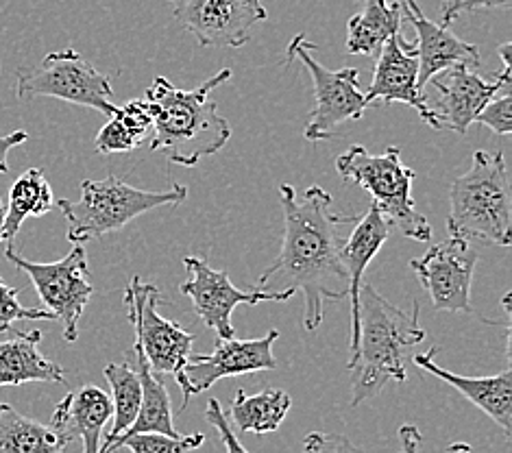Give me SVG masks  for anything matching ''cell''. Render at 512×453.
I'll list each match as a JSON object with an SVG mask.
<instances>
[{"label":"cell","mask_w":512,"mask_h":453,"mask_svg":"<svg viewBox=\"0 0 512 453\" xmlns=\"http://www.w3.org/2000/svg\"><path fill=\"white\" fill-rule=\"evenodd\" d=\"M419 312V303L408 314L382 297L375 286H360L349 358L351 406L377 397L390 382H406L408 353L428 336L419 323Z\"/></svg>","instance_id":"7a4b0ae2"},{"label":"cell","mask_w":512,"mask_h":453,"mask_svg":"<svg viewBox=\"0 0 512 453\" xmlns=\"http://www.w3.org/2000/svg\"><path fill=\"white\" fill-rule=\"evenodd\" d=\"M399 438H401V445H404V451H401V453H414L421 445V432L414 425L401 427Z\"/></svg>","instance_id":"836d02e7"},{"label":"cell","mask_w":512,"mask_h":453,"mask_svg":"<svg viewBox=\"0 0 512 453\" xmlns=\"http://www.w3.org/2000/svg\"><path fill=\"white\" fill-rule=\"evenodd\" d=\"M229 79L231 70L223 68L199 88L181 90L166 77H155L144 96L153 118L151 151H162L170 162L186 168L221 151L231 138V125L218 114L210 94Z\"/></svg>","instance_id":"3957f363"},{"label":"cell","mask_w":512,"mask_h":453,"mask_svg":"<svg viewBox=\"0 0 512 453\" xmlns=\"http://www.w3.org/2000/svg\"><path fill=\"white\" fill-rule=\"evenodd\" d=\"M186 281L179 286L181 295L192 301L194 314L212 329L218 338H234L231 314L238 305H255L262 301H288L284 292H268L260 288L240 290L225 271H216L205 257L188 255L184 260Z\"/></svg>","instance_id":"7c38bea8"},{"label":"cell","mask_w":512,"mask_h":453,"mask_svg":"<svg viewBox=\"0 0 512 453\" xmlns=\"http://www.w3.org/2000/svg\"><path fill=\"white\" fill-rule=\"evenodd\" d=\"M475 122L489 127L495 136L508 140L512 136V96L510 92H502V96H495L493 101L486 103L482 112L475 116Z\"/></svg>","instance_id":"f1b7e54d"},{"label":"cell","mask_w":512,"mask_h":453,"mask_svg":"<svg viewBox=\"0 0 512 453\" xmlns=\"http://www.w3.org/2000/svg\"><path fill=\"white\" fill-rule=\"evenodd\" d=\"M186 197L188 188L181 183L162 192H151L133 188L116 175H107L101 181L85 179L81 183V197L77 201H57V207L68 223V242L85 244L105 238L107 234H116L131 220L157 207L184 203Z\"/></svg>","instance_id":"5b68a950"},{"label":"cell","mask_w":512,"mask_h":453,"mask_svg":"<svg viewBox=\"0 0 512 453\" xmlns=\"http://www.w3.org/2000/svg\"><path fill=\"white\" fill-rule=\"evenodd\" d=\"M512 0H443L441 16L443 27L449 29V24L454 22L460 14H473L478 9H508Z\"/></svg>","instance_id":"1f68e13d"},{"label":"cell","mask_w":512,"mask_h":453,"mask_svg":"<svg viewBox=\"0 0 512 453\" xmlns=\"http://www.w3.org/2000/svg\"><path fill=\"white\" fill-rule=\"evenodd\" d=\"M162 303L164 297L160 288L144 284L140 277H133L125 288L127 316L144 358L149 360L155 373L173 375L179 384L197 336L170 318H164L160 314Z\"/></svg>","instance_id":"30bf717a"},{"label":"cell","mask_w":512,"mask_h":453,"mask_svg":"<svg viewBox=\"0 0 512 453\" xmlns=\"http://www.w3.org/2000/svg\"><path fill=\"white\" fill-rule=\"evenodd\" d=\"M5 257L16 268H20L22 273L29 275L31 284L38 290L42 303L46 305V310L55 314L57 321L62 323L64 340L77 342L79 321L85 305L90 303L94 295L88 253H85L83 244H75L66 257L51 264L31 262L11 249V244H7Z\"/></svg>","instance_id":"9c48e42d"},{"label":"cell","mask_w":512,"mask_h":453,"mask_svg":"<svg viewBox=\"0 0 512 453\" xmlns=\"http://www.w3.org/2000/svg\"><path fill=\"white\" fill-rule=\"evenodd\" d=\"M292 397L282 388H266L262 393L247 395L245 390H238L229 408V423L240 434L266 436L279 430L286 414L290 412Z\"/></svg>","instance_id":"603a6c76"},{"label":"cell","mask_w":512,"mask_h":453,"mask_svg":"<svg viewBox=\"0 0 512 453\" xmlns=\"http://www.w3.org/2000/svg\"><path fill=\"white\" fill-rule=\"evenodd\" d=\"M3 223H5V201L0 199V242H3Z\"/></svg>","instance_id":"d590c367"},{"label":"cell","mask_w":512,"mask_h":453,"mask_svg":"<svg viewBox=\"0 0 512 453\" xmlns=\"http://www.w3.org/2000/svg\"><path fill=\"white\" fill-rule=\"evenodd\" d=\"M303 453H364V451L353 445L347 436L310 432L306 440H303Z\"/></svg>","instance_id":"4dcf8cb0"},{"label":"cell","mask_w":512,"mask_h":453,"mask_svg":"<svg viewBox=\"0 0 512 453\" xmlns=\"http://www.w3.org/2000/svg\"><path fill=\"white\" fill-rule=\"evenodd\" d=\"M510 68H502L495 81H486L478 75V68L469 64H454L428 81L438 94V107H432L443 129L467 136L486 103L493 101L499 92H510Z\"/></svg>","instance_id":"9a60e30c"},{"label":"cell","mask_w":512,"mask_h":453,"mask_svg":"<svg viewBox=\"0 0 512 453\" xmlns=\"http://www.w3.org/2000/svg\"><path fill=\"white\" fill-rule=\"evenodd\" d=\"M42 332H20L0 342V388L22 384H66L59 364L46 360L40 351Z\"/></svg>","instance_id":"44dd1931"},{"label":"cell","mask_w":512,"mask_h":453,"mask_svg":"<svg viewBox=\"0 0 512 453\" xmlns=\"http://www.w3.org/2000/svg\"><path fill=\"white\" fill-rule=\"evenodd\" d=\"M449 236L486 247L512 240V190L502 151H475L473 164L449 188Z\"/></svg>","instance_id":"277c9868"},{"label":"cell","mask_w":512,"mask_h":453,"mask_svg":"<svg viewBox=\"0 0 512 453\" xmlns=\"http://www.w3.org/2000/svg\"><path fill=\"white\" fill-rule=\"evenodd\" d=\"M112 412V397L99 386L85 384L57 403L51 427L68 443L79 438L83 443V453H99L103 430L112 419Z\"/></svg>","instance_id":"d6986e66"},{"label":"cell","mask_w":512,"mask_h":453,"mask_svg":"<svg viewBox=\"0 0 512 453\" xmlns=\"http://www.w3.org/2000/svg\"><path fill=\"white\" fill-rule=\"evenodd\" d=\"M142 140L133 133L123 120L116 116H109V120L99 131V136L94 140V149L99 155H114V153H129L138 149Z\"/></svg>","instance_id":"83f0119b"},{"label":"cell","mask_w":512,"mask_h":453,"mask_svg":"<svg viewBox=\"0 0 512 453\" xmlns=\"http://www.w3.org/2000/svg\"><path fill=\"white\" fill-rule=\"evenodd\" d=\"M205 443L203 434L166 436L162 432H142L125 438L118 451L127 447L131 453H190Z\"/></svg>","instance_id":"484cf974"},{"label":"cell","mask_w":512,"mask_h":453,"mask_svg":"<svg viewBox=\"0 0 512 453\" xmlns=\"http://www.w3.org/2000/svg\"><path fill=\"white\" fill-rule=\"evenodd\" d=\"M205 419L207 423H210L216 434L221 436V443L225 445V451L227 453H249L245 449V445L240 443L236 432H234V425L229 423V416L225 414L221 401L218 399H210L207 401V408H205Z\"/></svg>","instance_id":"f546056e"},{"label":"cell","mask_w":512,"mask_h":453,"mask_svg":"<svg viewBox=\"0 0 512 453\" xmlns=\"http://www.w3.org/2000/svg\"><path fill=\"white\" fill-rule=\"evenodd\" d=\"M316 51H319V46L310 42L303 33H297L288 44L284 59L286 66L299 59L312 77L314 109L306 127L308 142H323L334 138L340 125H345L349 120H360L369 107L364 92L360 90V70H329L314 57Z\"/></svg>","instance_id":"ba28073f"},{"label":"cell","mask_w":512,"mask_h":453,"mask_svg":"<svg viewBox=\"0 0 512 453\" xmlns=\"http://www.w3.org/2000/svg\"><path fill=\"white\" fill-rule=\"evenodd\" d=\"M16 79V94L22 101L53 96L72 105L90 107L107 118L116 112L112 81L75 48L48 53L38 66L18 68Z\"/></svg>","instance_id":"52a82bcc"},{"label":"cell","mask_w":512,"mask_h":453,"mask_svg":"<svg viewBox=\"0 0 512 453\" xmlns=\"http://www.w3.org/2000/svg\"><path fill=\"white\" fill-rule=\"evenodd\" d=\"M53 188L46 181L42 168H29L22 173L9 190V199L5 205V223H3V242L11 244L18 236L22 223L27 218H40L53 210Z\"/></svg>","instance_id":"cb8c5ba5"},{"label":"cell","mask_w":512,"mask_h":453,"mask_svg":"<svg viewBox=\"0 0 512 453\" xmlns=\"http://www.w3.org/2000/svg\"><path fill=\"white\" fill-rule=\"evenodd\" d=\"M277 340V329H271V332L264 334L262 338L253 340L218 338L212 353L190 355L179 382L181 395H184L181 408L188 406V399L192 395L205 393V390H210L216 382H221L225 377L275 371L279 366L273 353V345Z\"/></svg>","instance_id":"4fadbf2b"},{"label":"cell","mask_w":512,"mask_h":453,"mask_svg":"<svg viewBox=\"0 0 512 453\" xmlns=\"http://www.w3.org/2000/svg\"><path fill=\"white\" fill-rule=\"evenodd\" d=\"M414 453H419V449ZM447 453H473V449L467 443H454V445L447 447Z\"/></svg>","instance_id":"e575fe53"},{"label":"cell","mask_w":512,"mask_h":453,"mask_svg":"<svg viewBox=\"0 0 512 453\" xmlns=\"http://www.w3.org/2000/svg\"><path fill=\"white\" fill-rule=\"evenodd\" d=\"M173 16L205 48H242L268 20L262 0H170Z\"/></svg>","instance_id":"5bb4252c"},{"label":"cell","mask_w":512,"mask_h":453,"mask_svg":"<svg viewBox=\"0 0 512 453\" xmlns=\"http://www.w3.org/2000/svg\"><path fill=\"white\" fill-rule=\"evenodd\" d=\"M404 24V7L388 0H364L360 14L349 18L347 24V53L377 57L382 46L401 33Z\"/></svg>","instance_id":"7402d4cb"},{"label":"cell","mask_w":512,"mask_h":453,"mask_svg":"<svg viewBox=\"0 0 512 453\" xmlns=\"http://www.w3.org/2000/svg\"><path fill=\"white\" fill-rule=\"evenodd\" d=\"M27 140H29L27 131H14V133H9V136L0 138V175L9 173V162H7L9 151L16 149V146L24 144Z\"/></svg>","instance_id":"d6a6232c"},{"label":"cell","mask_w":512,"mask_h":453,"mask_svg":"<svg viewBox=\"0 0 512 453\" xmlns=\"http://www.w3.org/2000/svg\"><path fill=\"white\" fill-rule=\"evenodd\" d=\"M393 234V225L390 220L380 212V207L371 205L353 227L351 236L340 244V260L347 268L349 275V299H351V332L356 329L358 321V292L362 286L364 271H367L373 257L380 253L386 240Z\"/></svg>","instance_id":"ffe728a7"},{"label":"cell","mask_w":512,"mask_h":453,"mask_svg":"<svg viewBox=\"0 0 512 453\" xmlns=\"http://www.w3.org/2000/svg\"><path fill=\"white\" fill-rule=\"evenodd\" d=\"M279 199L284 210V242L275 262L260 275L258 286L268 292L292 297L303 292L306 310L303 327L316 332L323 323L325 301H340L349 295V275L340 260L338 229L356 223L360 216L332 210V194L321 186L297 190L282 183Z\"/></svg>","instance_id":"6da1fadb"},{"label":"cell","mask_w":512,"mask_h":453,"mask_svg":"<svg viewBox=\"0 0 512 453\" xmlns=\"http://www.w3.org/2000/svg\"><path fill=\"white\" fill-rule=\"evenodd\" d=\"M336 170L345 181L367 190L373 205L406 238L430 242L432 227L412 201L414 170L401 162L399 146H390L382 155H373L360 144H353L336 157Z\"/></svg>","instance_id":"8992f818"},{"label":"cell","mask_w":512,"mask_h":453,"mask_svg":"<svg viewBox=\"0 0 512 453\" xmlns=\"http://www.w3.org/2000/svg\"><path fill=\"white\" fill-rule=\"evenodd\" d=\"M16 321H57L55 314L40 308H24L18 290L7 286L0 277V332H14Z\"/></svg>","instance_id":"4316f807"},{"label":"cell","mask_w":512,"mask_h":453,"mask_svg":"<svg viewBox=\"0 0 512 453\" xmlns=\"http://www.w3.org/2000/svg\"><path fill=\"white\" fill-rule=\"evenodd\" d=\"M404 20H408L417 31L414 51L419 57V90L423 92L428 81L454 64H469L480 68V48L456 38L443 24L432 22L423 14L417 0H404Z\"/></svg>","instance_id":"e0dca14e"},{"label":"cell","mask_w":512,"mask_h":453,"mask_svg":"<svg viewBox=\"0 0 512 453\" xmlns=\"http://www.w3.org/2000/svg\"><path fill=\"white\" fill-rule=\"evenodd\" d=\"M367 105H390L404 103L417 109L421 120L432 129H443L438 116L428 103V96L419 90V57L414 51V44H408L401 33L382 46L377 53V64L373 72L371 88L364 92Z\"/></svg>","instance_id":"2e32d148"},{"label":"cell","mask_w":512,"mask_h":453,"mask_svg":"<svg viewBox=\"0 0 512 453\" xmlns=\"http://www.w3.org/2000/svg\"><path fill=\"white\" fill-rule=\"evenodd\" d=\"M68 440L9 403H0V453H66Z\"/></svg>","instance_id":"d4e9b609"},{"label":"cell","mask_w":512,"mask_h":453,"mask_svg":"<svg viewBox=\"0 0 512 453\" xmlns=\"http://www.w3.org/2000/svg\"><path fill=\"white\" fill-rule=\"evenodd\" d=\"M436 347L421 355H414V364L421 371H428L434 377L443 379L445 384L456 388L460 395H465L475 408H480L489 419H493L504 434H512V366L506 364V369L499 375L491 377H467L443 369L441 364L434 362Z\"/></svg>","instance_id":"ac0fdd59"},{"label":"cell","mask_w":512,"mask_h":453,"mask_svg":"<svg viewBox=\"0 0 512 453\" xmlns=\"http://www.w3.org/2000/svg\"><path fill=\"white\" fill-rule=\"evenodd\" d=\"M478 257L473 242L449 236L430 247L423 257L412 260L410 268L438 312L475 314L471 305V284Z\"/></svg>","instance_id":"8fae6325"}]
</instances>
